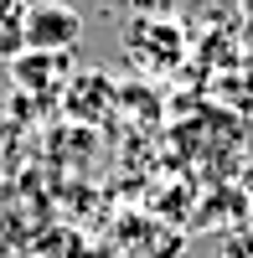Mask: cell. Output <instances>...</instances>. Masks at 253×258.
Wrapping results in <instances>:
<instances>
[{
    "mask_svg": "<svg viewBox=\"0 0 253 258\" xmlns=\"http://www.w3.org/2000/svg\"><path fill=\"white\" fill-rule=\"evenodd\" d=\"M21 26H26V47L31 52H68L83 36V16L73 6H62V0H31Z\"/></svg>",
    "mask_w": 253,
    "mask_h": 258,
    "instance_id": "obj_1",
    "label": "cell"
},
{
    "mask_svg": "<svg viewBox=\"0 0 253 258\" xmlns=\"http://www.w3.org/2000/svg\"><path fill=\"white\" fill-rule=\"evenodd\" d=\"M26 52V26L21 16H0V57H21Z\"/></svg>",
    "mask_w": 253,
    "mask_h": 258,
    "instance_id": "obj_2",
    "label": "cell"
},
{
    "mask_svg": "<svg viewBox=\"0 0 253 258\" xmlns=\"http://www.w3.org/2000/svg\"><path fill=\"white\" fill-rule=\"evenodd\" d=\"M227 258H253V243H233V253Z\"/></svg>",
    "mask_w": 253,
    "mask_h": 258,
    "instance_id": "obj_3",
    "label": "cell"
}]
</instances>
